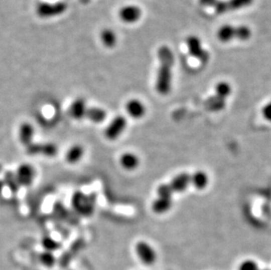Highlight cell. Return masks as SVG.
I'll use <instances>...</instances> for the list:
<instances>
[{"label": "cell", "instance_id": "cell-24", "mask_svg": "<svg viewBox=\"0 0 271 270\" xmlns=\"http://www.w3.org/2000/svg\"><path fill=\"white\" fill-rule=\"evenodd\" d=\"M252 37V29L247 25L237 26V41L247 42Z\"/></svg>", "mask_w": 271, "mask_h": 270}, {"label": "cell", "instance_id": "cell-3", "mask_svg": "<svg viewBox=\"0 0 271 270\" xmlns=\"http://www.w3.org/2000/svg\"><path fill=\"white\" fill-rule=\"evenodd\" d=\"M72 207L77 214L84 217H90L95 210L96 199L92 195H88L81 191L74 193L72 199Z\"/></svg>", "mask_w": 271, "mask_h": 270}, {"label": "cell", "instance_id": "cell-17", "mask_svg": "<svg viewBox=\"0 0 271 270\" xmlns=\"http://www.w3.org/2000/svg\"><path fill=\"white\" fill-rule=\"evenodd\" d=\"M100 41L106 49H113L118 43V36L111 28H104L100 33Z\"/></svg>", "mask_w": 271, "mask_h": 270}, {"label": "cell", "instance_id": "cell-9", "mask_svg": "<svg viewBox=\"0 0 271 270\" xmlns=\"http://www.w3.org/2000/svg\"><path fill=\"white\" fill-rule=\"evenodd\" d=\"M136 252L141 261L146 266H153L157 261V253L156 250L147 242H137Z\"/></svg>", "mask_w": 271, "mask_h": 270}, {"label": "cell", "instance_id": "cell-23", "mask_svg": "<svg viewBox=\"0 0 271 270\" xmlns=\"http://www.w3.org/2000/svg\"><path fill=\"white\" fill-rule=\"evenodd\" d=\"M3 180L5 184H6V187H7V189H10L11 192L13 193V194H16L21 189V186L18 182L14 172L7 171L5 174V177H4Z\"/></svg>", "mask_w": 271, "mask_h": 270}, {"label": "cell", "instance_id": "cell-16", "mask_svg": "<svg viewBox=\"0 0 271 270\" xmlns=\"http://www.w3.org/2000/svg\"><path fill=\"white\" fill-rule=\"evenodd\" d=\"M191 175L186 173H182L172 179L170 185L173 192H183L187 189L188 186L191 183Z\"/></svg>", "mask_w": 271, "mask_h": 270}, {"label": "cell", "instance_id": "cell-7", "mask_svg": "<svg viewBox=\"0 0 271 270\" xmlns=\"http://www.w3.org/2000/svg\"><path fill=\"white\" fill-rule=\"evenodd\" d=\"M18 182L21 187H29L35 182L36 170L30 163H21L14 172Z\"/></svg>", "mask_w": 271, "mask_h": 270}, {"label": "cell", "instance_id": "cell-11", "mask_svg": "<svg viewBox=\"0 0 271 270\" xmlns=\"http://www.w3.org/2000/svg\"><path fill=\"white\" fill-rule=\"evenodd\" d=\"M35 128L30 122H23L19 126L18 139L20 143L25 147L30 146L35 140Z\"/></svg>", "mask_w": 271, "mask_h": 270}, {"label": "cell", "instance_id": "cell-12", "mask_svg": "<svg viewBox=\"0 0 271 270\" xmlns=\"http://www.w3.org/2000/svg\"><path fill=\"white\" fill-rule=\"evenodd\" d=\"M88 105L84 98H77L70 105L69 114L75 120L85 119Z\"/></svg>", "mask_w": 271, "mask_h": 270}, {"label": "cell", "instance_id": "cell-2", "mask_svg": "<svg viewBox=\"0 0 271 270\" xmlns=\"http://www.w3.org/2000/svg\"><path fill=\"white\" fill-rule=\"evenodd\" d=\"M254 0H198V3L204 7L212 8L218 15L233 13L250 7Z\"/></svg>", "mask_w": 271, "mask_h": 270}, {"label": "cell", "instance_id": "cell-27", "mask_svg": "<svg viewBox=\"0 0 271 270\" xmlns=\"http://www.w3.org/2000/svg\"><path fill=\"white\" fill-rule=\"evenodd\" d=\"M42 245L45 251L55 252L60 247V243L51 236H44L42 239Z\"/></svg>", "mask_w": 271, "mask_h": 270}, {"label": "cell", "instance_id": "cell-18", "mask_svg": "<svg viewBox=\"0 0 271 270\" xmlns=\"http://www.w3.org/2000/svg\"><path fill=\"white\" fill-rule=\"evenodd\" d=\"M106 117H107V113L104 109L97 107V106H91V107H88L85 119H89L90 122L94 124H101L104 122Z\"/></svg>", "mask_w": 271, "mask_h": 270}, {"label": "cell", "instance_id": "cell-14", "mask_svg": "<svg viewBox=\"0 0 271 270\" xmlns=\"http://www.w3.org/2000/svg\"><path fill=\"white\" fill-rule=\"evenodd\" d=\"M85 154V148L81 144H74L65 153V161L68 164L75 165L82 161Z\"/></svg>", "mask_w": 271, "mask_h": 270}, {"label": "cell", "instance_id": "cell-20", "mask_svg": "<svg viewBox=\"0 0 271 270\" xmlns=\"http://www.w3.org/2000/svg\"><path fill=\"white\" fill-rule=\"evenodd\" d=\"M225 105H226V99L220 98L217 95L212 96L205 101V107L207 110H210L212 112H219L220 110L224 109Z\"/></svg>", "mask_w": 271, "mask_h": 270}, {"label": "cell", "instance_id": "cell-8", "mask_svg": "<svg viewBox=\"0 0 271 270\" xmlns=\"http://www.w3.org/2000/svg\"><path fill=\"white\" fill-rule=\"evenodd\" d=\"M126 126L127 121L125 117L121 115L116 116L105 127L104 137L109 140H116L125 132Z\"/></svg>", "mask_w": 271, "mask_h": 270}, {"label": "cell", "instance_id": "cell-22", "mask_svg": "<svg viewBox=\"0 0 271 270\" xmlns=\"http://www.w3.org/2000/svg\"><path fill=\"white\" fill-rule=\"evenodd\" d=\"M172 206V199L171 198H164L158 197L152 205V209L156 213L162 214L166 212Z\"/></svg>", "mask_w": 271, "mask_h": 270}, {"label": "cell", "instance_id": "cell-26", "mask_svg": "<svg viewBox=\"0 0 271 270\" xmlns=\"http://www.w3.org/2000/svg\"><path fill=\"white\" fill-rule=\"evenodd\" d=\"M40 263L46 266V267H52L56 264V256L54 255L52 252L49 251H43L39 256Z\"/></svg>", "mask_w": 271, "mask_h": 270}, {"label": "cell", "instance_id": "cell-21", "mask_svg": "<svg viewBox=\"0 0 271 270\" xmlns=\"http://www.w3.org/2000/svg\"><path fill=\"white\" fill-rule=\"evenodd\" d=\"M191 182L196 189H204L208 185V175H206L205 172H196L191 175Z\"/></svg>", "mask_w": 271, "mask_h": 270}, {"label": "cell", "instance_id": "cell-31", "mask_svg": "<svg viewBox=\"0 0 271 270\" xmlns=\"http://www.w3.org/2000/svg\"><path fill=\"white\" fill-rule=\"evenodd\" d=\"M5 189H6V184L4 182V180L3 179H0V196H2Z\"/></svg>", "mask_w": 271, "mask_h": 270}, {"label": "cell", "instance_id": "cell-10", "mask_svg": "<svg viewBox=\"0 0 271 270\" xmlns=\"http://www.w3.org/2000/svg\"><path fill=\"white\" fill-rule=\"evenodd\" d=\"M118 17L124 23L134 24L143 17V9L136 5H126L118 11Z\"/></svg>", "mask_w": 271, "mask_h": 270}, {"label": "cell", "instance_id": "cell-15", "mask_svg": "<svg viewBox=\"0 0 271 270\" xmlns=\"http://www.w3.org/2000/svg\"><path fill=\"white\" fill-rule=\"evenodd\" d=\"M125 110L130 117L136 119H142L146 113V108L143 102L134 98L130 99L125 104Z\"/></svg>", "mask_w": 271, "mask_h": 270}, {"label": "cell", "instance_id": "cell-5", "mask_svg": "<svg viewBox=\"0 0 271 270\" xmlns=\"http://www.w3.org/2000/svg\"><path fill=\"white\" fill-rule=\"evenodd\" d=\"M68 9V5L63 1L41 2L36 6V14L42 19H51L63 15Z\"/></svg>", "mask_w": 271, "mask_h": 270}, {"label": "cell", "instance_id": "cell-6", "mask_svg": "<svg viewBox=\"0 0 271 270\" xmlns=\"http://www.w3.org/2000/svg\"><path fill=\"white\" fill-rule=\"evenodd\" d=\"M27 153L29 155H41L46 158L55 157L58 154V147L57 145L53 142H33V143L26 147Z\"/></svg>", "mask_w": 271, "mask_h": 270}, {"label": "cell", "instance_id": "cell-13", "mask_svg": "<svg viewBox=\"0 0 271 270\" xmlns=\"http://www.w3.org/2000/svg\"><path fill=\"white\" fill-rule=\"evenodd\" d=\"M217 39L222 43H228L237 41V26L225 24L218 29L216 34Z\"/></svg>", "mask_w": 271, "mask_h": 270}, {"label": "cell", "instance_id": "cell-29", "mask_svg": "<svg viewBox=\"0 0 271 270\" xmlns=\"http://www.w3.org/2000/svg\"><path fill=\"white\" fill-rule=\"evenodd\" d=\"M238 270H260L257 263L253 259H245L240 263Z\"/></svg>", "mask_w": 271, "mask_h": 270}, {"label": "cell", "instance_id": "cell-25", "mask_svg": "<svg viewBox=\"0 0 271 270\" xmlns=\"http://www.w3.org/2000/svg\"><path fill=\"white\" fill-rule=\"evenodd\" d=\"M232 93V87L227 82H219L215 86V95L226 99Z\"/></svg>", "mask_w": 271, "mask_h": 270}, {"label": "cell", "instance_id": "cell-28", "mask_svg": "<svg viewBox=\"0 0 271 270\" xmlns=\"http://www.w3.org/2000/svg\"><path fill=\"white\" fill-rule=\"evenodd\" d=\"M173 194V190L171 189L170 183L169 184H161L157 189V195L158 197H164V198H171Z\"/></svg>", "mask_w": 271, "mask_h": 270}, {"label": "cell", "instance_id": "cell-4", "mask_svg": "<svg viewBox=\"0 0 271 270\" xmlns=\"http://www.w3.org/2000/svg\"><path fill=\"white\" fill-rule=\"evenodd\" d=\"M185 45L191 57L198 60L203 64H206L210 61V53L203 47L201 40L197 35H189L185 40Z\"/></svg>", "mask_w": 271, "mask_h": 270}, {"label": "cell", "instance_id": "cell-1", "mask_svg": "<svg viewBox=\"0 0 271 270\" xmlns=\"http://www.w3.org/2000/svg\"><path fill=\"white\" fill-rule=\"evenodd\" d=\"M157 58L159 61V67L157 70L156 89L159 94L165 96L171 91L175 56L169 46L163 45L157 50Z\"/></svg>", "mask_w": 271, "mask_h": 270}, {"label": "cell", "instance_id": "cell-19", "mask_svg": "<svg viewBox=\"0 0 271 270\" xmlns=\"http://www.w3.org/2000/svg\"><path fill=\"white\" fill-rule=\"evenodd\" d=\"M119 163L124 169L131 171V170H134L136 168H138L140 160L139 158L137 157V155L127 152V153L122 154L120 156Z\"/></svg>", "mask_w": 271, "mask_h": 270}, {"label": "cell", "instance_id": "cell-30", "mask_svg": "<svg viewBox=\"0 0 271 270\" xmlns=\"http://www.w3.org/2000/svg\"><path fill=\"white\" fill-rule=\"evenodd\" d=\"M262 115L265 119L271 121V103L268 104L262 109Z\"/></svg>", "mask_w": 271, "mask_h": 270}]
</instances>
